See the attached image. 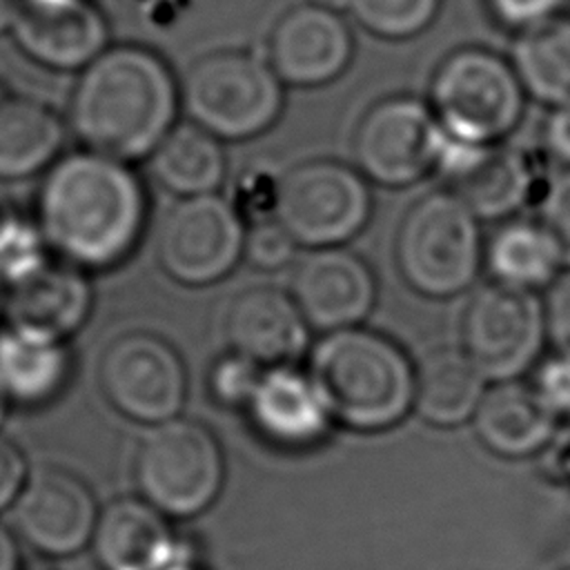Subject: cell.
<instances>
[{"label": "cell", "mask_w": 570, "mask_h": 570, "mask_svg": "<svg viewBox=\"0 0 570 570\" xmlns=\"http://www.w3.org/2000/svg\"><path fill=\"white\" fill-rule=\"evenodd\" d=\"M100 570H176L196 563L158 508L145 499H116L100 514L91 537Z\"/></svg>", "instance_id": "obj_18"}, {"label": "cell", "mask_w": 570, "mask_h": 570, "mask_svg": "<svg viewBox=\"0 0 570 570\" xmlns=\"http://www.w3.org/2000/svg\"><path fill=\"white\" fill-rule=\"evenodd\" d=\"M510 62L534 102L550 109H570V16L561 13L519 31Z\"/></svg>", "instance_id": "obj_27"}, {"label": "cell", "mask_w": 570, "mask_h": 570, "mask_svg": "<svg viewBox=\"0 0 570 570\" xmlns=\"http://www.w3.org/2000/svg\"><path fill=\"white\" fill-rule=\"evenodd\" d=\"M543 318L546 336L552 341L559 354L570 356V267L548 285Z\"/></svg>", "instance_id": "obj_36"}, {"label": "cell", "mask_w": 570, "mask_h": 570, "mask_svg": "<svg viewBox=\"0 0 570 570\" xmlns=\"http://www.w3.org/2000/svg\"><path fill=\"white\" fill-rule=\"evenodd\" d=\"M485 379L459 347H441L425 354L414 367V410L441 428L474 419L485 394Z\"/></svg>", "instance_id": "obj_26"}, {"label": "cell", "mask_w": 570, "mask_h": 570, "mask_svg": "<svg viewBox=\"0 0 570 570\" xmlns=\"http://www.w3.org/2000/svg\"><path fill=\"white\" fill-rule=\"evenodd\" d=\"M154 180L176 198L218 194L227 176L225 142L180 120L147 158Z\"/></svg>", "instance_id": "obj_24"}, {"label": "cell", "mask_w": 570, "mask_h": 570, "mask_svg": "<svg viewBox=\"0 0 570 570\" xmlns=\"http://www.w3.org/2000/svg\"><path fill=\"white\" fill-rule=\"evenodd\" d=\"M537 220L557 243L563 265L570 267V167H559L546 183Z\"/></svg>", "instance_id": "obj_34"}, {"label": "cell", "mask_w": 570, "mask_h": 570, "mask_svg": "<svg viewBox=\"0 0 570 570\" xmlns=\"http://www.w3.org/2000/svg\"><path fill=\"white\" fill-rule=\"evenodd\" d=\"M98 514L87 483L62 468L29 474L13 501L20 537L47 557H69L91 543Z\"/></svg>", "instance_id": "obj_15"}, {"label": "cell", "mask_w": 570, "mask_h": 570, "mask_svg": "<svg viewBox=\"0 0 570 570\" xmlns=\"http://www.w3.org/2000/svg\"><path fill=\"white\" fill-rule=\"evenodd\" d=\"M372 216L370 180L334 158H312L281 174L276 220L298 247H343Z\"/></svg>", "instance_id": "obj_8"}, {"label": "cell", "mask_w": 570, "mask_h": 570, "mask_svg": "<svg viewBox=\"0 0 570 570\" xmlns=\"http://www.w3.org/2000/svg\"><path fill=\"white\" fill-rule=\"evenodd\" d=\"M472 421L490 452L517 459L534 454L550 441L557 416L532 383L503 381L483 394Z\"/></svg>", "instance_id": "obj_23"}, {"label": "cell", "mask_w": 570, "mask_h": 570, "mask_svg": "<svg viewBox=\"0 0 570 570\" xmlns=\"http://www.w3.org/2000/svg\"><path fill=\"white\" fill-rule=\"evenodd\" d=\"M445 129L428 100L396 94L376 100L352 138L354 167L381 187H410L436 174Z\"/></svg>", "instance_id": "obj_9"}, {"label": "cell", "mask_w": 570, "mask_h": 570, "mask_svg": "<svg viewBox=\"0 0 570 570\" xmlns=\"http://www.w3.org/2000/svg\"><path fill=\"white\" fill-rule=\"evenodd\" d=\"M494 20L508 29L525 31L563 13L568 0H485Z\"/></svg>", "instance_id": "obj_35"}, {"label": "cell", "mask_w": 570, "mask_h": 570, "mask_svg": "<svg viewBox=\"0 0 570 570\" xmlns=\"http://www.w3.org/2000/svg\"><path fill=\"white\" fill-rule=\"evenodd\" d=\"M67 120L31 96H0V183L45 176L65 154Z\"/></svg>", "instance_id": "obj_22"}, {"label": "cell", "mask_w": 570, "mask_h": 570, "mask_svg": "<svg viewBox=\"0 0 570 570\" xmlns=\"http://www.w3.org/2000/svg\"><path fill=\"white\" fill-rule=\"evenodd\" d=\"M0 570H20L16 539L4 525H0Z\"/></svg>", "instance_id": "obj_40"}, {"label": "cell", "mask_w": 570, "mask_h": 570, "mask_svg": "<svg viewBox=\"0 0 570 570\" xmlns=\"http://www.w3.org/2000/svg\"><path fill=\"white\" fill-rule=\"evenodd\" d=\"M289 296L307 325L330 332L356 327L372 309L376 281L367 263L345 247L309 249L292 272Z\"/></svg>", "instance_id": "obj_17"}, {"label": "cell", "mask_w": 570, "mask_h": 570, "mask_svg": "<svg viewBox=\"0 0 570 570\" xmlns=\"http://www.w3.org/2000/svg\"><path fill=\"white\" fill-rule=\"evenodd\" d=\"M263 370H265L263 365H258L256 361L238 352H229L220 356L212 365L209 379H207L212 399L225 407L245 410L263 376Z\"/></svg>", "instance_id": "obj_31"}, {"label": "cell", "mask_w": 570, "mask_h": 570, "mask_svg": "<svg viewBox=\"0 0 570 570\" xmlns=\"http://www.w3.org/2000/svg\"><path fill=\"white\" fill-rule=\"evenodd\" d=\"M0 305H2V292H0Z\"/></svg>", "instance_id": "obj_43"}, {"label": "cell", "mask_w": 570, "mask_h": 570, "mask_svg": "<svg viewBox=\"0 0 570 570\" xmlns=\"http://www.w3.org/2000/svg\"><path fill=\"white\" fill-rule=\"evenodd\" d=\"M7 407H9V399H7V394H4V390L0 385V423H2L4 414H7Z\"/></svg>", "instance_id": "obj_41"}, {"label": "cell", "mask_w": 570, "mask_h": 570, "mask_svg": "<svg viewBox=\"0 0 570 570\" xmlns=\"http://www.w3.org/2000/svg\"><path fill=\"white\" fill-rule=\"evenodd\" d=\"M27 481V463L18 445L0 434V510L13 503Z\"/></svg>", "instance_id": "obj_38"}, {"label": "cell", "mask_w": 570, "mask_h": 570, "mask_svg": "<svg viewBox=\"0 0 570 570\" xmlns=\"http://www.w3.org/2000/svg\"><path fill=\"white\" fill-rule=\"evenodd\" d=\"M225 332L232 352L263 367L292 365L307 343V321L294 298L276 287H247L236 294Z\"/></svg>", "instance_id": "obj_21"}, {"label": "cell", "mask_w": 570, "mask_h": 570, "mask_svg": "<svg viewBox=\"0 0 570 570\" xmlns=\"http://www.w3.org/2000/svg\"><path fill=\"white\" fill-rule=\"evenodd\" d=\"M543 336V303L528 289L492 281L474 289L463 307L459 350L483 379L503 383L532 365Z\"/></svg>", "instance_id": "obj_10"}, {"label": "cell", "mask_w": 570, "mask_h": 570, "mask_svg": "<svg viewBox=\"0 0 570 570\" xmlns=\"http://www.w3.org/2000/svg\"><path fill=\"white\" fill-rule=\"evenodd\" d=\"M307 374L330 416L374 432L399 423L414 405V367L387 336L347 327L325 334L309 354Z\"/></svg>", "instance_id": "obj_3"}, {"label": "cell", "mask_w": 570, "mask_h": 570, "mask_svg": "<svg viewBox=\"0 0 570 570\" xmlns=\"http://www.w3.org/2000/svg\"><path fill=\"white\" fill-rule=\"evenodd\" d=\"M245 412L254 430L283 450L321 443L334 421L307 370L294 365L265 367Z\"/></svg>", "instance_id": "obj_19"}, {"label": "cell", "mask_w": 570, "mask_h": 570, "mask_svg": "<svg viewBox=\"0 0 570 570\" xmlns=\"http://www.w3.org/2000/svg\"><path fill=\"white\" fill-rule=\"evenodd\" d=\"M354 47L352 27L336 7L305 0L278 16L267 36L265 58L285 87L314 89L347 71Z\"/></svg>", "instance_id": "obj_13"}, {"label": "cell", "mask_w": 570, "mask_h": 570, "mask_svg": "<svg viewBox=\"0 0 570 570\" xmlns=\"http://www.w3.org/2000/svg\"><path fill=\"white\" fill-rule=\"evenodd\" d=\"M436 174L479 220L510 218L532 196V163L508 145H472L445 134Z\"/></svg>", "instance_id": "obj_16"}, {"label": "cell", "mask_w": 570, "mask_h": 570, "mask_svg": "<svg viewBox=\"0 0 570 570\" xmlns=\"http://www.w3.org/2000/svg\"><path fill=\"white\" fill-rule=\"evenodd\" d=\"M532 385L554 416H570V356L557 354L548 358L537 370Z\"/></svg>", "instance_id": "obj_37"}, {"label": "cell", "mask_w": 570, "mask_h": 570, "mask_svg": "<svg viewBox=\"0 0 570 570\" xmlns=\"http://www.w3.org/2000/svg\"><path fill=\"white\" fill-rule=\"evenodd\" d=\"M525 98L510 58L485 47L450 51L428 91L445 134L472 145H501L519 127Z\"/></svg>", "instance_id": "obj_5"}, {"label": "cell", "mask_w": 570, "mask_h": 570, "mask_svg": "<svg viewBox=\"0 0 570 570\" xmlns=\"http://www.w3.org/2000/svg\"><path fill=\"white\" fill-rule=\"evenodd\" d=\"M296 247L294 236L276 218H267L247 227L243 258L256 269L276 272L294 261Z\"/></svg>", "instance_id": "obj_32"}, {"label": "cell", "mask_w": 570, "mask_h": 570, "mask_svg": "<svg viewBox=\"0 0 570 570\" xmlns=\"http://www.w3.org/2000/svg\"><path fill=\"white\" fill-rule=\"evenodd\" d=\"M245 234V220L229 198L220 194L178 198L158 232V263L183 285H209L238 265Z\"/></svg>", "instance_id": "obj_11"}, {"label": "cell", "mask_w": 570, "mask_h": 570, "mask_svg": "<svg viewBox=\"0 0 570 570\" xmlns=\"http://www.w3.org/2000/svg\"><path fill=\"white\" fill-rule=\"evenodd\" d=\"M278 189H281V176H276L267 167H247L236 178V189L232 205L238 209L243 220L258 223L276 216L278 205Z\"/></svg>", "instance_id": "obj_33"}, {"label": "cell", "mask_w": 570, "mask_h": 570, "mask_svg": "<svg viewBox=\"0 0 570 570\" xmlns=\"http://www.w3.org/2000/svg\"><path fill=\"white\" fill-rule=\"evenodd\" d=\"M100 387L127 419L158 425L183 410L187 374L178 352L149 332H127L109 343L100 361Z\"/></svg>", "instance_id": "obj_12"}, {"label": "cell", "mask_w": 570, "mask_h": 570, "mask_svg": "<svg viewBox=\"0 0 570 570\" xmlns=\"http://www.w3.org/2000/svg\"><path fill=\"white\" fill-rule=\"evenodd\" d=\"M180 114V78L165 56L120 42L76 73L65 120L80 147L136 165L154 154Z\"/></svg>", "instance_id": "obj_2"}, {"label": "cell", "mask_w": 570, "mask_h": 570, "mask_svg": "<svg viewBox=\"0 0 570 570\" xmlns=\"http://www.w3.org/2000/svg\"><path fill=\"white\" fill-rule=\"evenodd\" d=\"M9 33L24 58L58 73H80L111 45L94 0H18Z\"/></svg>", "instance_id": "obj_14"}, {"label": "cell", "mask_w": 570, "mask_h": 570, "mask_svg": "<svg viewBox=\"0 0 570 570\" xmlns=\"http://www.w3.org/2000/svg\"><path fill=\"white\" fill-rule=\"evenodd\" d=\"M176 570H200L196 563H189V566H180V568H176Z\"/></svg>", "instance_id": "obj_42"}, {"label": "cell", "mask_w": 570, "mask_h": 570, "mask_svg": "<svg viewBox=\"0 0 570 570\" xmlns=\"http://www.w3.org/2000/svg\"><path fill=\"white\" fill-rule=\"evenodd\" d=\"M361 29L381 40H410L430 29L443 0H343Z\"/></svg>", "instance_id": "obj_29"}, {"label": "cell", "mask_w": 570, "mask_h": 570, "mask_svg": "<svg viewBox=\"0 0 570 570\" xmlns=\"http://www.w3.org/2000/svg\"><path fill=\"white\" fill-rule=\"evenodd\" d=\"M71 358L65 341L7 325L0 332V385L9 401L42 405L69 381Z\"/></svg>", "instance_id": "obj_25"}, {"label": "cell", "mask_w": 570, "mask_h": 570, "mask_svg": "<svg viewBox=\"0 0 570 570\" xmlns=\"http://www.w3.org/2000/svg\"><path fill=\"white\" fill-rule=\"evenodd\" d=\"M47 240L36 223L20 214H0V287L7 289L40 269L49 256Z\"/></svg>", "instance_id": "obj_30"}, {"label": "cell", "mask_w": 570, "mask_h": 570, "mask_svg": "<svg viewBox=\"0 0 570 570\" xmlns=\"http://www.w3.org/2000/svg\"><path fill=\"white\" fill-rule=\"evenodd\" d=\"M483 263L492 281L534 292L548 287L561 272L563 258L539 220L508 218L485 243Z\"/></svg>", "instance_id": "obj_28"}, {"label": "cell", "mask_w": 570, "mask_h": 570, "mask_svg": "<svg viewBox=\"0 0 570 570\" xmlns=\"http://www.w3.org/2000/svg\"><path fill=\"white\" fill-rule=\"evenodd\" d=\"M223 474V452L214 434L180 416L151 425L134 459L142 499L167 517H194L207 510L220 492Z\"/></svg>", "instance_id": "obj_7"}, {"label": "cell", "mask_w": 570, "mask_h": 570, "mask_svg": "<svg viewBox=\"0 0 570 570\" xmlns=\"http://www.w3.org/2000/svg\"><path fill=\"white\" fill-rule=\"evenodd\" d=\"M2 305L11 327L67 341L89 314L91 285L85 269L53 256L40 269L7 287Z\"/></svg>", "instance_id": "obj_20"}, {"label": "cell", "mask_w": 570, "mask_h": 570, "mask_svg": "<svg viewBox=\"0 0 570 570\" xmlns=\"http://www.w3.org/2000/svg\"><path fill=\"white\" fill-rule=\"evenodd\" d=\"M483 254L479 218L450 189L421 196L396 229V267L403 281L423 296L448 298L468 289Z\"/></svg>", "instance_id": "obj_6"}, {"label": "cell", "mask_w": 570, "mask_h": 570, "mask_svg": "<svg viewBox=\"0 0 570 570\" xmlns=\"http://www.w3.org/2000/svg\"><path fill=\"white\" fill-rule=\"evenodd\" d=\"M285 89L265 53L216 49L196 58L183 73V114L223 142H243L278 122Z\"/></svg>", "instance_id": "obj_4"}, {"label": "cell", "mask_w": 570, "mask_h": 570, "mask_svg": "<svg viewBox=\"0 0 570 570\" xmlns=\"http://www.w3.org/2000/svg\"><path fill=\"white\" fill-rule=\"evenodd\" d=\"M33 218L56 258L85 272L109 269L145 234L149 196L134 165L76 147L40 178Z\"/></svg>", "instance_id": "obj_1"}, {"label": "cell", "mask_w": 570, "mask_h": 570, "mask_svg": "<svg viewBox=\"0 0 570 570\" xmlns=\"http://www.w3.org/2000/svg\"><path fill=\"white\" fill-rule=\"evenodd\" d=\"M541 145L559 167H570V109L548 111L541 127Z\"/></svg>", "instance_id": "obj_39"}]
</instances>
